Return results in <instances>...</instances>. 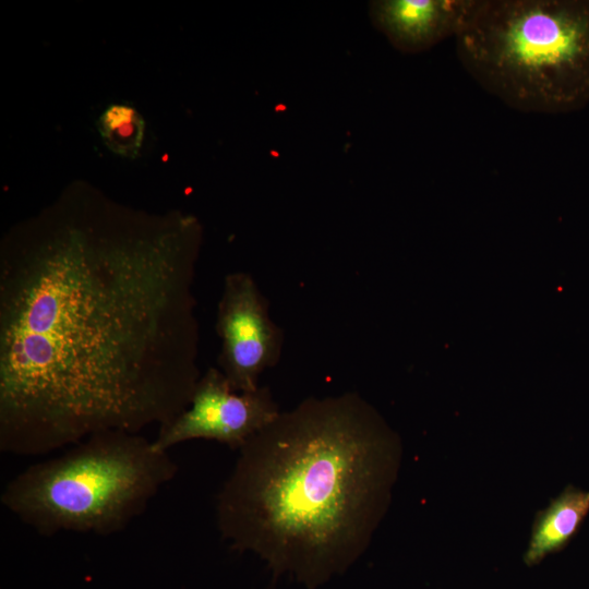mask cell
Segmentation results:
<instances>
[{
    "label": "cell",
    "mask_w": 589,
    "mask_h": 589,
    "mask_svg": "<svg viewBox=\"0 0 589 589\" xmlns=\"http://www.w3.org/2000/svg\"><path fill=\"white\" fill-rule=\"evenodd\" d=\"M65 208L0 249V452L41 456L185 410L202 375L191 216Z\"/></svg>",
    "instance_id": "1"
},
{
    "label": "cell",
    "mask_w": 589,
    "mask_h": 589,
    "mask_svg": "<svg viewBox=\"0 0 589 589\" xmlns=\"http://www.w3.org/2000/svg\"><path fill=\"white\" fill-rule=\"evenodd\" d=\"M401 461L397 434L356 392L309 397L239 449L216 496L221 538L309 589L368 549Z\"/></svg>",
    "instance_id": "2"
},
{
    "label": "cell",
    "mask_w": 589,
    "mask_h": 589,
    "mask_svg": "<svg viewBox=\"0 0 589 589\" xmlns=\"http://www.w3.org/2000/svg\"><path fill=\"white\" fill-rule=\"evenodd\" d=\"M455 40L469 75L513 109L589 104V0H478Z\"/></svg>",
    "instance_id": "3"
},
{
    "label": "cell",
    "mask_w": 589,
    "mask_h": 589,
    "mask_svg": "<svg viewBox=\"0 0 589 589\" xmlns=\"http://www.w3.org/2000/svg\"><path fill=\"white\" fill-rule=\"evenodd\" d=\"M169 452L141 433L105 431L12 478L1 504L45 537L124 530L177 474Z\"/></svg>",
    "instance_id": "4"
},
{
    "label": "cell",
    "mask_w": 589,
    "mask_h": 589,
    "mask_svg": "<svg viewBox=\"0 0 589 589\" xmlns=\"http://www.w3.org/2000/svg\"><path fill=\"white\" fill-rule=\"evenodd\" d=\"M280 411L267 386L237 392L218 368H208L202 373L189 407L159 426L152 441L161 452L193 440L215 441L239 450Z\"/></svg>",
    "instance_id": "5"
},
{
    "label": "cell",
    "mask_w": 589,
    "mask_h": 589,
    "mask_svg": "<svg viewBox=\"0 0 589 589\" xmlns=\"http://www.w3.org/2000/svg\"><path fill=\"white\" fill-rule=\"evenodd\" d=\"M216 332L220 339L218 369L231 387L237 392L259 388L261 374L279 360L284 337L251 274L238 271L225 276Z\"/></svg>",
    "instance_id": "6"
},
{
    "label": "cell",
    "mask_w": 589,
    "mask_h": 589,
    "mask_svg": "<svg viewBox=\"0 0 589 589\" xmlns=\"http://www.w3.org/2000/svg\"><path fill=\"white\" fill-rule=\"evenodd\" d=\"M478 0H375L373 25L404 53H419L462 31Z\"/></svg>",
    "instance_id": "7"
},
{
    "label": "cell",
    "mask_w": 589,
    "mask_h": 589,
    "mask_svg": "<svg viewBox=\"0 0 589 589\" xmlns=\"http://www.w3.org/2000/svg\"><path fill=\"white\" fill-rule=\"evenodd\" d=\"M589 514V490L567 485L533 520L524 554L527 566L533 567L546 556L563 550L579 530Z\"/></svg>",
    "instance_id": "8"
},
{
    "label": "cell",
    "mask_w": 589,
    "mask_h": 589,
    "mask_svg": "<svg viewBox=\"0 0 589 589\" xmlns=\"http://www.w3.org/2000/svg\"><path fill=\"white\" fill-rule=\"evenodd\" d=\"M143 130L142 118L127 106H112L100 118V132L107 144L124 155L137 152Z\"/></svg>",
    "instance_id": "9"
}]
</instances>
